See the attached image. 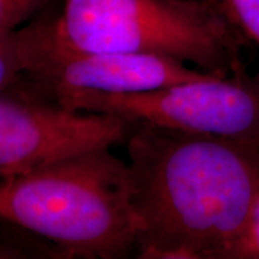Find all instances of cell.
<instances>
[{
	"mask_svg": "<svg viewBox=\"0 0 259 259\" xmlns=\"http://www.w3.org/2000/svg\"><path fill=\"white\" fill-rule=\"evenodd\" d=\"M25 65L18 30L0 36V92L24 74Z\"/></svg>",
	"mask_w": 259,
	"mask_h": 259,
	"instance_id": "8",
	"label": "cell"
},
{
	"mask_svg": "<svg viewBox=\"0 0 259 259\" xmlns=\"http://www.w3.org/2000/svg\"><path fill=\"white\" fill-rule=\"evenodd\" d=\"M53 2L56 0H0V36L37 18Z\"/></svg>",
	"mask_w": 259,
	"mask_h": 259,
	"instance_id": "7",
	"label": "cell"
},
{
	"mask_svg": "<svg viewBox=\"0 0 259 259\" xmlns=\"http://www.w3.org/2000/svg\"><path fill=\"white\" fill-rule=\"evenodd\" d=\"M136 254L226 259L259 194V142L134 121Z\"/></svg>",
	"mask_w": 259,
	"mask_h": 259,
	"instance_id": "1",
	"label": "cell"
},
{
	"mask_svg": "<svg viewBox=\"0 0 259 259\" xmlns=\"http://www.w3.org/2000/svg\"><path fill=\"white\" fill-rule=\"evenodd\" d=\"M128 164L97 148L0 180V221L47 239L71 258L136 254Z\"/></svg>",
	"mask_w": 259,
	"mask_h": 259,
	"instance_id": "2",
	"label": "cell"
},
{
	"mask_svg": "<svg viewBox=\"0 0 259 259\" xmlns=\"http://www.w3.org/2000/svg\"><path fill=\"white\" fill-rule=\"evenodd\" d=\"M134 121L72 111L16 82L0 92V180L71 155L126 143Z\"/></svg>",
	"mask_w": 259,
	"mask_h": 259,
	"instance_id": "6",
	"label": "cell"
},
{
	"mask_svg": "<svg viewBox=\"0 0 259 259\" xmlns=\"http://www.w3.org/2000/svg\"><path fill=\"white\" fill-rule=\"evenodd\" d=\"M221 3L248 41L259 47V0H221Z\"/></svg>",
	"mask_w": 259,
	"mask_h": 259,
	"instance_id": "10",
	"label": "cell"
},
{
	"mask_svg": "<svg viewBox=\"0 0 259 259\" xmlns=\"http://www.w3.org/2000/svg\"><path fill=\"white\" fill-rule=\"evenodd\" d=\"M12 252L9 250L6 246L3 244L2 239H0V258H9V257H12Z\"/></svg>",
	"mask_w": 259,
	"mask_h": 259,
	"instance_id": "11",
	"label": "cell"
},
{
	"mask_svg": "<svg viewBox=\"0 0 259 259\" xmlns=\"http://www.w3.org/2000/svg\"><path fill=\"white\" fill-rule=\"evenodd\" d=\"M18 32L23 76L35 93L50 100L66 92L143 93L212 76L169 57L77 50L53 36L45 16Z\"/></svg>",
	"mask_w": 259,
	"mask_h": 259,
	"instance_id": "5",
	"label": "cell"
},
{
	"mask_svg": "<svg viewBox=\"0 0 259 259\" xmlns=\"http://www.w3.org/2000/svg\"><path fill=\"white\" fill-rule=\"evenodd\" d=\"M48 24L77 50L169 57L216 77L245 71L248 38L221 0H63Z\"/></svg>",
	"mask_w": 259,
	"mask_h": 259,
	"instance_id": "3",
	"label": "cell"
},
{
	"mask_svg": "<svg viewBox=\"0 0 259 259\" xmlns=\"http://www.w3.org/2000/svg\"><path fill=\"white\" fill-rule=\"evenodd\" d=\"M51 100L72 111L259 142V73L246 70L143 93L66 92Z\"/></svg>",
	"mask_w": 259,
	"mask_h": 259,
	"instance_id": "4",
	"label": "cell"
},
{
	"mask_svg": "<svg viewBox=\"0 0 259 259\" xmlns=\"http://www.w3.org/2000/svg\"><path fill=\"white\" fill-rule=\"evenodd\" d=\"M226 259H259V194Z\"/></svg>",
	"mask_w": 259,
	"mask_h": 259,
	"instance_id": "9",
	"label": "cell"
}]
</instances>
